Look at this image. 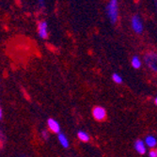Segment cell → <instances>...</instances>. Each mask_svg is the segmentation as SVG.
I'll return each mask as SVG.
<instances>
[{"label": "cell", "mask_w": 157, "mask_h": 157, "mask_svg": "<svg viewBox=\"0 0 157 157\" xmlns=\"http://www.w3.org/2000/svg\"><path fill=\"white\" fill-rule=\"evenodd\" d=\"M92 116L97 121H103L106 119V110L103 106H95L92 109Z\"/></svg>", "instance_id": "4"}, {"label": "cell", "mask_w": 157, "mask_h": 157, "mask_svg": "<svg viewBox=\"0 0 157 157\" xmlns=\"http://www.w3.org/2000/svg\"><path fill=\"white\" fill-rule=\"evenodd\" d=\"M144 143L147 147L151 148V149H153L154 147H156L157 145V139L154 136L152 135H149L145 137L144 139Z\"/></svg>", "instance_id": "8"}, {"label": "cell", "mask_w": 157, "mask_h": 157, "mask_svg": "<svg viewBox=\"0 0 157 157\" xmlns=\"http://www.w3.org/2000/svg\"><path fill=\"white\" fill-rule=\"evenodd\" d=\"M135 150L137 153L139 154H145L147 152V146L144 143V140H141V139H137L135 142Z\"/></svg>", "instance_id": "7"}, {"label": "cell", "mask_w": 157, "mask_h": 157, "mask_svg": "<svg viewBox=\"0 0 157 157\" xmlns=\"http://www.w3.org/2000/svg\"><path fill=\"white\" fill-rule=\"evenodd\" d=\"M112 80H113L114 82H115L116 84H121L122 81H123L122 77H121L119 74H117V73H115V74H113V75H112Z\"/></svg>", "instance_id": "12"}, {"label": "cell", "mask_w": 157, "mask_h": 157, "mask_svg": "<svg viewBox=\"0 0 157 157\" xmlns=\"http://www.w3.org/2000/svg\"><path fill=\"white\" fill-rule=\"evenodd\" d=\"M149 157H157V150H151L149 151Z\"/></svg>", "instance_id": "14"}, {"label": "cell", "mask_w": 157, "mask_h": 157, "mask_svg": "<svg viewBox=\"0 0 157 157\" xmlns=\"http://www.w3.org/2000/svg\"><path fill=\"white\" fill-rule=\"evenodd\" d=\"M145 63L147 64V66L153 71L154 73H157V54L155 53H148L145 55Z\"/></svg>", "instance_id": "2"}, {"label": "cell", "mask_w": 157, "mask_h": 157, "mask_svg": "<svg viewBox=\"0 0 157 157\" xmlns=\"http://www.w3.org/2000/svg\"><path fill=\"white\" fill-rule=\"evenodd\" d=\"M2 117H3V112H2V108L0 106V121L2 120Z\"/></svg>", "instance_id": "17"}, {"label": "cell", "mask_w": 157, "mask_h": 157, "mask_svg": "<svg viewBox=\"0 0 157 157\" xmlns=\"http://www.w3.org/2000/svg\"><path fill=\"white\" fill-rule=\"evenodd\" d=\"M77 137L79 138L80 141L82 142H89L90 137L88 133H86L85 131H78L77 132Z\"/></svg>", "instance_id": "10"}, {"label": "cell", "mask_w": 157, "mask_h": 157, "mask_svg": "<svg viewBox=\"0 0 157 157\" xmlns=\"http://www.w3.org/2000/svg\"><path fill=\"white\" fill-rule=\"evenodd\" d=\"M107 16L112 24H115L119 19V3L118 0H110L106 7Z\"/></svg>", "instance_id": "1"}, {"label": "cell", "mask_w": 157, "mask_h": 157, "mask_svg": "<svg viewBox=\"0 0 157 157\" xmlns=\"http://www.w3.org/2000/svg\"><path fill=\"white\" fill-rule=\"evenodd\" d=\"M154 104H155V105H157V97H156V98L154 99Z\"/></svg>", "instance_id": "18"}, {"label": "cell", "mask_w": 157, "mask_h": 157, "mask_svg": "<svg viewBox=\"0 0 157 157\" xmlns=\"http://www.w3.org/2000/svg\"><path fill=\"white\" fill-rule=\"evenodd\" d=\"M47 126L50 132L55 133V134H59L60 133V126L59 122L54 119H49L47 121Z\"/></svg>", "instance_id": "6"}, {"label": "cell", "mask_w": 157, "mask_h": 157, "mask_svg": "<svg viewBox=\"0 0 157 157\" xmlns=\"http://www.w3.org/2000/svg\"><path fill=\"white\" fill-rule=\"evenodd\" d=\"M38 34L41 39L48 38V25L46 21H40L38 24Z\"/></svg>", "instance_id": "5"}, {"label": "cell", "mask_w": 157, "mask_h": 157, "mask_svg": "<svg viewBox=\"0 0 157 157\" xmlns=\"http://www.w3.org/2000/svg\"><path fill=\"white\" fill-rule=\"evenodd\" d=\"M3 145H4V138H3L2 133L0 132V150L3 148Z\"/></svg>", "instance_id": "16"}, {"label": "cell", "mask_w": 157, "mask_h": 157, "mask_svg": "<svg viewBox=\"0 0 157 157\" xmlns=\"http://www.w3.org/2000/svg\"><path fill=\"white\" fill-rule=\"evenodd\" d=\"M131 64H132V67L134 69H139L142 65V62H141V59L138 56H134L132 58V60H131Z\"/></svg>", "instance_id": "11"}, {"label": "cell", "mask_w": 157, "mask_h": 157, "mask_svg": "<svg viewBox=\"0 0 157 157\" xmlns=\"http://www.w3.org/2000/svg\"><path fill=\"white\" fill-rule=\"evenodd\" d=\"M41 136H42V137H44V139L47 140L49 138V133H48V131L47 130H44V131L41 132Z\"/></svg>", "instance_id": "13"}, {"label": "cell", "mask_w": 157, "mask_h": 157, "mask_svg": "<svg viewBox=\"0 0 157 157\" xmlns=\"http://www.w3.org/2000/svg\"><path fill=\"white\" fill-rule=\"evenodd\" d=\"M154 2H155V7H156V10H157V0H154Z\"/></svg>", "instance_id": "19"}, {"label": "cell", "mask_w": 157, "mask_h": 157, "mask_svg": "<svg viewBox=\"0 0 157 157\" xmlns=\"http://www.w3.org/2000/svg\"><path fill=\"white\" fill-rule=\"evenodd\" d=\"M131 25H132V28L133 30L136 33V34H141L143 32V29H144V25H143V23H142V20L140 18V16L138 15H134L131 19Z\"/></svg>", "instance_id": "3"}, {"label": "cell", "mask_w": 157, "mask_h": 157, "mask_svg": "<svg viewBox=\"0 0 157 157\" xmlns=\"http://www.w3.org/2000/svg\"><path fill=\"white\" fill-rule=\"evenodd\" d=\"M38 5L40 9L42 8H44L45 7V2H44V0H38Z\"/></svg>", "instance_id": "15"}, {"label": "cell", "mask_w": 157, "mask_h": 157, "mask_svg": "<svg viewBox=\"0 0 157 157\" xmlns=\"http://www.w3.org/2000/svg\"><path fill=\"white\" fill-rule=\"evenodd\" d=\"M59 135V143H60V145L63 147V148H65V149H67V148H69V146H70V144H69V140H68V138L66 137V136L63 134V133H59V134H58Z\"/></svg>", "instance_id": "9"}]
</instances>
